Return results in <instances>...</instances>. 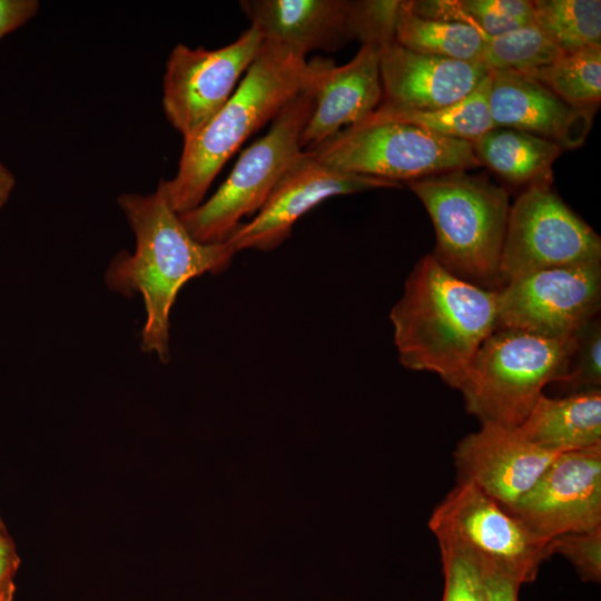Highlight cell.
<instances>
[{
    "label": "cell",
    "instance_id": "cell-16",
    "mask_svg": "<svg viewBox=\"0 0 601 601\" xmlns=\"http://www.w3.org/2000/svg\"><path fill=\"white\" fill-rule=\"evenodd\" d=\"M489 76L479 61L412 51L396 41L381 47V104L436 109L465 98Z\"/></svg>",
    "mask_w": 601,
    "mask_h": 601
},
{
    "label": "cell",
    "instance_id": "cell-12",
    "mask_svg": "<svg viewBox=\"0 0 601 601\" xmlns=\"http://www.w3.org/2000/svg\"><path fill=\"white\" fill-rule=\"evenodd\" d=\"M505 509L545 542L601 526V445L560 453Z\"/></svg>",
    "mask_w": 601,
    "mask_h": 601
},
{
    "label": "cell",
    "instance_id": "cell-33",
    "mask_svg": "<svg viewBox=\"0 0 601 601\" xmlns=\"http://www.w3.org/2000/svg\"><path fill=\"white\" fill-rule=\"evenodd\" d=\"M520 588L502 581L491 580L492 601H518Z\"/></svg>",
    "mask_w": 601,
    "mask_h": 601
},
{
    "label": "cell",
    "instance_id": "cell-28",
    "mask_svg": "<svg viewBox=\"0 0 601 601\" xmlns=\"http://www.w3.org/2000/svg\"><path fill=\"white\" fill-rule=\"evenodd\" d=\"M444 587L441 601H492L491 578L471 559L440 548Z\"/></svg>",
    "mask_w": 601,
    "mask_h": 601
},
{
    "label": "cell",
    "instance_id": "cell-31",
    "mask_svg": "<svg viewBox=\"0 0 601 601\" xmlns=\"http://www.w3.org/2000/svg\"><path fill=\"white\" fill-rule=\"evenodd\" d=\"M19 564L14 542L0 519V601H13Z\"/></svg>",
    "mask_w": 601,
    "mask_h": 601
},
{
    "label": "cell",
    "instance_id": "cell-6",
    "mask_svg": "<svg viewBox=\"0 0 601 601\" xmlns=\"http://www.w3.org/2000/svg\"><path fill=\"white\" fill-rule=\"evenodd\" d=\"M307 66L304 88L274 118L267 134L243 151L229 176L208 200L179 215L199 243H226L243 217L262 208L275 185L304 150L300 135L315 101L308 61Z\"/></svg>",
    "mask_w": 601,
    "mask_h": 601
},
{
    "label": "cell",
    "instance_id": "cell-13",
    "mask_svg": "<svg viewBox=\"0 0 601 601\" xmlns=\"http://www.w3.org/2000/svg\"><path fill=\"white\" fill-rule=\"evenodd\" d=\"M377 188H402V184L333 170L304 149L256 216L240 223L226 243L236 253L244 249L273 250L290 236L293 226L303 215L327 198Z\"/></svg>",
    "mask_w": 601,
    "mask_h": 601
},
{
    "label": "cell",
    "instance_id": "cell-20",
    "mask_svg": "<svg viewBox=\"0 0 601 601\" xmlns=\"http://www.w3.org/2000/svg\"><path fill=\"white\" fill-rule=\"evenodd\" d=\"M472 144L480 165L514 185L552 184V166L562 148L536 135L495 127Z\"/></svg>",
    "mask_w": 601,
    "mask_h": 601
},
{
    "label": "cell",
    "instance_id": "cell-29",
    "mask_svg": "<svg viewBox=\"0 0 601 601\" xmlns=\"http://www.w3.org/2000/svg\"><path fill=\"white\" fill-rule=\"evenodd\" d=\"M561 384L572 393L600 388L601 323L599 316L577 334L568 374Z\"/></svg>",
    "mask_w": 601,
    "mask_h": 601
},
{
    "label": "cell",
    "instance_id": "cell-5",
    "mask_svg": "<svg viewBox=\"0 0 601 601\" xmlns=\"http://www.w3.org/2000/svg\"><path fill=\"white\" fill-rule=\"evenodd\" d=\"M575 343L577 335L558 339L496 328L480 346L459 387L467 412L481 424L518 427L543 387L565 378Z\"/></svg>",
    "mask_w": 601,
    "mask_h": 601
},
{
    "label": "cell",
    "instance_id": "cell-14",
    "mask_svg": "<svg viewBox=\"0 0 601 601\" xmlns=\"http://www.w3.org/2000/svg\"><path fill=\"white\" fill-rule=\"evenodd\" d=\"M560 453L529 442L518 427L482 424L454 451L459 480L473 483L508 508L513 505Z\"/></svg>",
    "mask_w": 601,
    "mask_h": 601
},
{
    "label": "cell",
    "instance_id": "cell-1",
    "mask_svg": "<svg viewBox=\"0 0 601 601\" xmlns=\"http://www.w3.org/2000/svg\"><path fill=\"white\" fill-rule=\"evenodd\" d=\"M117 203L135 234V252L115 255L105 282L126 297L140 294L146 311L140 347L170 359L169 316L179 290L190 279L228 268L236 250L227 243L196 240L169 206L159 188L142 195L125 193Z\"/></svg>",
    "mask_w": 601,
    "mask_h": 601
},
{
    "label": "cell",
    "instance_id": "cell-18",
    "mask_svg": "<svg viewBox=\"0 0 601 601\" xmlns=\"http://www.w3.org/2000/svg\"><path fill=\"white\" fill-rule=\"evenodd\" d=\"M239 6L264 40L304 58L313 51H336L351 41L348 0H243Z\"/></svg>",
    "mask_w": 601,
    "mask_h": 601
},
{
    "label": "cell",
    "instance_id": "cell-7",
    "mask_svg": "<svg viewBox=\"0 0 601 601\" xmlns=\"http://www.w3.org/2000/svg\"><path fill=\"white\" fill-rule=\"evenodd\" d=\"M428 528L440 548L464 554L491 579L519 588L533 582L551 556L549 543L534 535L504 506L469 481L436 505Z\"/></svg>",
    "mask_w": 601,
    "mask_h": 601
},
{
    "label": "cell",
    "instance_id": "cell-32",
    "mask_svg": "<svg viewBox=\"0 0 601 601\" xmlns=\"http://www.w3.org/2000/svg\"><path fill=\"white\" fill-rule=\"evenodd\" d=\"M39 7L37 0H0V39L32 19Z\"/></svg>",
    "mask_w": 601,
    "mask_h": 601
},
{
    "label": "cell",
    "instance_id": "cell-9",
    "mask_svg": "<svg viewBox=\"0 0 601 601\" xmlns=\"http://www.w3.org/2000/svg\"><path fill=\"white\" fill-rule=\"evenodd\" d=\"M601 263L599 235L553 191L526 189L510 207L500 260L502 287L531 273Z\"/></svg>",
    "mask_w": 601,
    "mask_h": 601
},
{
    "label": "cell",
    "instance_id": "cell-8",
    "mask_svg": "<svg viewBox=\"0 0 601 601\" xmlns=\"http://www.w3.org/2000/svg\"><path fill=\"white\" fill-rule=\"evenodd\" d=\"M307 150L333 170L398 184L481 166L471 142L398 122H359Z\"/></svg>",
    "mask_w": 601,
    "mask_h": 601
},
{
    "label": "cell",
    "instance_id": "cell-21",
    "mask_svg": "<svg viewBox=\"0 0 601 601\" xmlns=\"http://www.w3.org/2000/svg\"><path fill=\"white\" fill-rule=\"evenodd\" d=\"M489 83L490 72L465 98L436 109H412L380 104L359 122L406 124L440 136L473 142L495 128L487 101Z\"/></svg>",
    "mask_w": 601,
    "mask_h": 601
},
{
    "label": "cell",
    "instance_id": "cell-34",
    "mask_svg": "<svg viewBox=\"0 0 601 601\" xmlns=\"http://www.w3.org/2000/svg\"><path fill=\"white\" fill-rule=\"evenodd\" d=\"M16 186L12 171L0 160V210L9 200Z\"/></svg>",
    "mask_w": 601,
    "mask_h": 601
},
{
    "label": "cell",
    "instance_id": "cell-25",
    "mask_svg": "<svg viewBox=\"0 0 601 601\" xmlns=\"http://www.w3.org/2000/svg\"><path fill=\"white\" fill-rule=\"evenodd\" d=\"M563 52L534 23L490 38L479 62L487 71L512 70L520 73L542 67Z\"/></svg>",
    "mask_w": 601,
    "mask_h": 601
},
{
    "label": "cell",
    "instance_id": "cell-26",
    "mask_svg": "<svg viewBox=\"0 0 601 601\" xmlns=\"http://www.w3.org/2000/svg\"><path fill=\"white\" fill-rule=\"evenodd\" d=\"M402 0H348L351 40L383 47L395 41Z\"/></svg>",
    "mask_w": 601,
    "mask_h": 601
},
{
    "label": "cell",
    "instance_id": "cell-17",
    "mask_svg": "<svg viewBox=\"0 0 601 601\" xmlns=\"http://www.w3.org/2000/svg\"><path fill=\"white\" fill-rule=\"evenodd\" d=\"M489 72L487 101L495 127L526 131L562 149L578 148L584 142L597 107H573L516 71Z\"/></svg>",
    "mask_w": 601,
    "mask_h": 601
},
{
    "label": "cell",
    "instance_id": "cell-3",
    "mask_svg": "<svg viewBox=\"0 0 601 601\" xmlns=\"http://www.w3.org/2000/svg\"><path fill=\"white\" fill-rule=\"evenodd\" d=\"M308 66L285 46L264 40L225 106L184 147L174 178L158 187L178 215L198 207L226 161L304 88Z\"/></svg>",
    "mask_w": 601,
    "mask_h": 601
},
{
    "label": "cell",
    "instance_id": "cell-19",
    "mask_svg": "<svg viewBox=\"0 0 601 601\" xmlns=\"http://www.w3.org/2000/svg\"><path fill=\"white\" fill-rule=\"evenodd\" d=\"M518 430L529 442L555 453L601 445V390L564 397L542 394Z\"/></svg>",
    "mask_w": 601,
    "mask_h": 601
},
{
    "label": "cell",
    "instance_id": "cell-22",
    "mask_svg": "<svg viewBox=\"0 0 601 601\" xmlns=\"http://www.w3.org/2000/svg\"><path fill=\"white\" fill-rule=\"evenodd\" d=\"M472 26L417 17L401 2L395 41L420 53L479 61L489 40Z\"/></svg>",
    "mask_w": 601,
    "mask_h": 601
},
{
    "label": "cell",
    "instance_id": "cell-23",
    "mask_svg": "<svg viewBox=\"0 0 601 601\" xmlns=\"http://www.w3.org/2000/svg\"><path fill=\"white\" fill-rule=\"evenodd\" d=\"M533 21L563 53L601 46L600 0H534Z\"/></svg>",
    "mask_w": 601,
    "mask_h": 601
},
{
    "label": "cell",
    "instance_id": "cell-11",
    "mask_svg": "<svg viewBox=\"0 0 601 601\" xmlns=\"http://www.w3.org/2000/svg\"><path fill=\"white\" fill-rule=\"evenodd\" d=\"M600 306L601 263L538 270L497 290V328L571 338Z\"/></svg>",
    "mask_w": 601,
    "mask_h": 601
},
{
    "label": "cell",
    "instance_id": "cell-4",
    "mask_svg": "<svg viewBox=\"0 0 601 601\" xmlns=\"http://www.w3.org/2000/svg\"><path fill=\"white\" fill-rule=\"evenodd\" d=\"M425 206L435 230L434 259L454 276L499 290L500 260L508 226V193L466 170L407 183Z\"/></svg>",
    "mask_w": 601,
    "mask_h": 601
},
{
    "label": "cell",
    "instance_id": "cell-10",
    "mask_svg": "<svg viewBox=\"0 0 601 601\" xmlns=\"http://www.w3.org/2000/svg\"><path fill=\"white\" fill-rule=\"evenodd\" d=\"M263 42L259 31L249 26L221 48H190L184 43L173 48L164 73L162 108L184 140L194 137L225 106Z\"/></svg>",
    "mask_w": 601,
    "mask_h": 601
},
{
    "label": "cell",
    "instance_id": "cell-2",
    "mask_svg": "<svg viewBox=\"0 0 601 601\" xmlns=\"http://www.w3.org/2000/svg\"><path fill=\"white\" fill-rule=\"evenodd\" d=\"M390 319L400 363L459 390L483 342L497 328V290L463 280L431 254L413 267Z\"/></svg>",
    "mask_w": 601,
    "mask_h": 601
},
{
    "label": "cell",
    "instance_id": "cell-15",
    "mask_svg": "<svg viewBox=\"0 0 601 601\" xmlns=\"http://www.w3.org/2000/svg\"><path fill=\"white\" fill-rule=\"evenodd\" d=\"M378 45H362L345 65L315 57L312 70L314 109L300 135V147L311 149L344 127L368 117L382 101Z\"/></svg>",
    "mask_w": 601,
    "mask_h": 601
},
{
    "label": "cell",
    "instance_id": "cell-30",
    "mask_svg": "<svg viewBox=\"0 0 601 601\" xmlns=\"http://www.w3.org/2000/svg\"><path fill=\"white\" fill-rule=\"evenodd\" d=\"M551 555L561 554L577 570L581 580H601V526L589 531L571 532L552 539Z\"/></svg>",
    "mask_w": 601,
    "mask_h": 601
},
{
    "label": "cell",
    "instance_id": "cell-27",
    "mask_svg": "<svg viewBox=\"0 0 601 601\" xmlns=\"http://www.w3.org/2000/svg\"><path fill=\"white\" fill-rule=\"evenodd\" d=\"M473 26L487 38L497 37L534 23L533 1L461 0Z\"/></svg>",
    "mask_w": 601,
    "mask_h": 601
},
{
    "label": "cell",
    "instance_id": "cell-24",
    "mask_svg": "<svg viewBox=\"0 0 601 601\" xmlns=\"http://www.w3.org/2000/svg\"><path fill=\"white\" fill-rule=\"evenodd\" d=\"M522 75L573 107H597L601 100V46L563 53Z\"/></svg>",
    "mask_w": 601,
    "mask_h": 601
}]
</instances>
